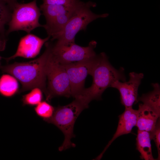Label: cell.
<instances>
[{"label": "cell", "instance_id": "obj_2", "mask_svg": "<svg viewBox=\"0 0 160 160\" xmlns=\"http://www.w3.org/2000/svg\"><path fill=\"white\" fill-rule=\"evenodd\" d=\"M91 75L93 78L91 86L84 88L81 94L75 99L80 102L86 108L93 100L101 99L103 93L112 84L117 81H126L124 69L114 68L110 63L104 52L99 54V58Z\"/></svg>", "mask_w": 160, "mask_h": 160}, {"label": "cell", "instance_id": "obj_8", "mask_svg": "<svg viewBox=\"0 0 160 160\" xmlns=\"http://www.w3.org/2000/svg\"><path fill=\"white\" fill-rule=\"evenodd\" d=\"M99 55L80 61L63 64L70 81L71 96L76 98L82 93L85 80L91 75L99 58Z\"/></svg>", "mask_w": 160, "mask_h": 160}, {"label": "cell", "instance_id": "obj_12", "mask_svg": "<svg viewBox=\"0 0 160 160\" xmlns=\"http://www.w3.org/2000/svg\"><path fill=\"white\" fill-rule=\"evenodd\" d=\"M160 115L143 103L139 105L136 126L138 130L149 132L155 127Z\"/></svg>", "mask_w": 160, "mask_h": 160}, {"label": "cell", "instance_id": "obj_9", "mask_svg": "<svg viewBox=\"0 0 160 160\" xmlns=\"http://www.w3.org/2000/svg\"><path fill=\"white\" fill-rule=\"evenodd\" d=\"M129 76L128 81L121 82L117 80L113 82L111 87L119 91L121 103L125 108L132 107L134 103L138 102V89L144 77L143 73L133 72L130 73Z\"/></svg>", "mask_w": 160, "mask_h": 160}, {"label": "cell", "instance_id": "obj_17", "mask_svg": "<svg viewBox=\"0 0 160 160\" xmlns=\"http://www.w3.org/2000/svg\"><path fill=\"white\" fill-rule=\"evenodd\" d=\"M12 10L5 3L0 1V36H5V26L11 17Z\"/></svg>", "mask_w": 160, "mask_h": 160}, {"label": "cell", "instance_id": "obj_4", "mask_svg": "<svg viewBox=\"0 0 160 160\" xmlns=\"http://www.w3.org/2000/svg\"><path fill=\"white\" fill-rule=\"evenodd\" d=\"M96 5L91 1L85 3L78 9L67 23L61 31L51 41L56 40V44H67L75 43V37L80 31H85L90 23L100 18L106 17L108 14H97L90 9Z\"/></svg>", "mask_w": 160, "mask_h": 160}, {"label": "cell", "instance_id": "obj_19", "mask_svg": "<svg viewBox=\"0 0 160 160\" xmlns=\"http://www.w3.org/2000/svg\"><path fill=\"white\" fill-rule=\"evenodd\" d=\"M160 118L158 120L153 129L149 132L151 140L154 142L156 147L158 153V160L160 159Z\"/></svg>", "mask_w": 160, "mask_h": 160}, {"label": "cell", "instance_id": "obj_1", "mask_svg": "<svg viewBox=\"0 0 160 160\" xmlns=\"http://www.w3.org/2000/svg\"><path fill=\"white\" fill-rule=\"evenodd\" d=\"M45 47L44 53L36 59L26 62H15L0 67L3 72L12 75L20 82L22 87L19 93L38 87L47 97L46 69L49 50L47 47Z\"/></svg>", "mask_w": 160, "mask_h": 160}, {"label": "cell", "instance_id": "obj_6", "mask_svg": "<svg viewBox=\"0 0 160 160\" xmlns=\"http://www.w3.org/2000/svg\"><path fill=\"white\" fill-rule=\"evenodd\" d=\"M37 0L16 4L12 11L6 35L19 31H23L29 33L36 28L43 27L39 22L41 14L37 5Z\"/></svg>", "mask_w": 160, "mask_h": 160}, {"label": "cell", "instance_id": "obj_5", "mask_svg": "<svg viewBox=\"0 0 160 160\" xmlns=\"http://www.w3.org/2000/svg\"><path fill=\"white\" fill-rule=\"evenodd\" d=\"M49 49L46 65V74L48 79L47 95L46 100L49 102L55 97L71 96L69 77L63 64L58 61L52 56L48 42L45 43Z\"/></svg>", "mask_w": 160, "mask_h": 160}, {"label": "cell", "instance_id": "obj_3", "mask_svg": "<svg viewBox=\"0 0 160 160\" xmlns=\"http://www.w3.org/2000/svg\"><path fill=\"white\" fill-rule=\"evenodd\" d=\"M86 108L79 101L75 99L67 105L55 107L52 117L45 121L57 127L64 135L63 143L58 148L59 151L75 147L76 145L71 141V138L75 137L73 134L74 125L79 116Z\"/></svg>", "mask_w": 160, "mask_h": 160}, {"label": "cell", "instance_id": "obj_11", "mask_svg": "<svg viewBox=\"0 0 160 160\" xmlns=\"http://www.w3.org/2000/svg\"><path fill=\"white\" fill-rule=\"evenodd\" d=\"M137 115V110L133 109L132 107L125 108L124 111L119 116L118 123L116 132L97 159L101 158L104 152L115 139L121 136L131 132L133 127L136 126Z\"/></svg>", "mask_w": 160, "mask_h": 160}, {"label": "cell", "instance_id": "obj_18", "mask_svg": "<svg viewBox=\"0 0 160 160\" xmlns=\"http://www.w3.org/2000/svg\"><path fill=\"white\" fill-rule=\"evenodd\" d=\"M55 108L48 102L44 101L36 106L34 109L36 114L45 121L52 117Z\"/></svg>", "mask_w": 160, "mask_h": 160}, {"label": "cell", "instance_id": "obj_16", "mask_svg": "<svg viewBox=\"0 0 160 160\" xmlns=\"http://www.w3.org/2000/svg\"><path fill=\"white\" fill-rule=\"evenodd\" d=\"M42 91L39 88L35 87L28 93L23 96L21 100L23 105L36 106L42 101Z\"/></svg>", "mask_w": 160, "mask_h": 160}, {"label": "cell", "instance_id": "obj_21", "mask_svg": "<svg viewBox=\"0 0 160 160\" xmlns=\"http://www.w3.org/2000/svg\"><path fill=\"white\" fill-rule=\"evenodd\" d=\"M7 39L6 36H0V51L4 50L6 47ZM2 57L0 56V67Z\"/></svg>", "mask_w": 160, "mask_h": 160}, {"label": "cell", "instance_id": "obj_13", "mask_svg": "<svg viewBox=\"0 0 160 160\" xmlns=\"http://www.w3.org/2000/svg\"><path fill=\"white\" fill-rule=\"evenodd\" d=\"M151 139L149 132L138 130L136 138V149L140 158L145 160H155L152 151Z\"/></svg>", "mask_w": 160, "mask_h": 160}, {"label": "cell", "instance_id": "obj_14", "mask_svg": "<svg viewBox=\"0 0 160 160\" xmlns=\"http://www.w3.org/2000/svg\"><path fill=\"white\" fill-rule=\"evenodd\" d=\"M153 90L138 97L137 101L149 107L160 115V87L158 83H152Z\"/></svg>", "mask_w": 160, "mask_h": 160}, {"label": "cell", "instance_id": "obj_15", "mask_svg": "<svg viewBox=\"0 0 160 160\" xmlns=\"http://www.w3.org/2000/svg\"><path fill=\"white\" fill-rule=\"evenodd\" d=\"M17 79L10 74H4L0 78V94L7 97H11L19 92Z\"/></svg>", "mask_w": 160, "mask_h": 160}, {"label": "cell", "instance_id": "obj_10", "mask_svg": "<svg viewBox=\"0 0 160 160\" xmlns=\"http://www.w3.org/2000/svg\"><path fill=\"white\" fill-rule=\"evenodd\" d=\"M50 38L48 36L42 39L30 33H28L20 39L15 53L10 57L4 58L8 62L17 57L26 58L35 57L39 54L43 44Z\"/></svg>", "mask_w": 160, "mask_h": 160}, {"label": "cell", "instance_id": "obj_7", "mask_svg": "<svg viewBox=\"0 0 160 160\" xmlns=\"http://www.w3.org/2000/svg\"><path fill=\"white\" fill-rule=\"evenodd\" d=\"M49 42L52 56L63 64L80 61L97 55L94 50L97 44L95 41H91L87 46L85 47L75 43L63 45Z\"/></svg>", "mask_w": 160, "mask_h": 160}, {"label": "cell", "instance_id": "obj_22", "mask_svg": "<svg viewBox=\"0 0 160 160\" xmlns=\"http://www.w3.org/2000/svg\"><path fill=\"white\" fill-rule=\"evenodd\" d=\"M8 5L12 11L16 4L18 2L17 0H0Z\"/></svg>", "mask_w": 160, "mask_h": 160}, {"label": "cell", "instance_id": "obj_20", "mask_svg": "<svg viewBox=\"0 0 160 160\" xmlns=\"http://www.w3.org/2000/svg\"><path fill=\"white\" fill-rule=\"evenodd\" d=\"M80 1L79 0H43V4L47 5L71 6L78 3Z\"/></svg>", "mask_w": 160, "mask_h": 160}]
</instances>
